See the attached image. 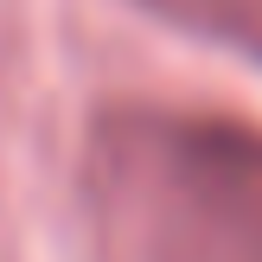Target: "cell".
<instances>
[{
    "mask_svg": "<svg viewBox=\"0 0 262 262\" xmlns=\"http://www.w3.org/2000/svg\"><path fill=\"white\" fill-rule=\"evenodd\" d=\"M141 7L179 32L205 38V45H224L237 58L262 64V0H141Z\"/></svg>",
    "mask_w": 262,
    "mask_h": 262,
    "instance_id": "cell-2",
    "label": "cell"
},
{
    "mask_svg": "<svg viewBox=\"0 0 262 262\" xmlns=\"http://www.w3.org/2000/svg\"><path fill=\"white\" fill-rule=\"evenodd\" d=\"M83 186L122 262H262V128L217 109L115 102Z\"/></svg>",
    "mask_w": 262,
    "mask_h": 262,
    "instance_id": "cell-1",
    "label": "cell"
}]
</instances>
